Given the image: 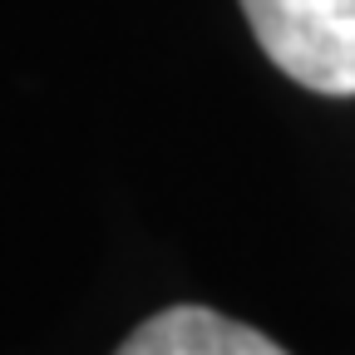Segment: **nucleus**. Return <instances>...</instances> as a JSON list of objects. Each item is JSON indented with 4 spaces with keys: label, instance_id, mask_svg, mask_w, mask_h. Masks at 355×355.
I'll list each match as a JSON object with an SVG mask.
<instances>
[{
    "label": "nucleus",
    "instance_id": "nucleus-1",
    "mask_svg": "<svg viewBox=\"0 0 355 355\" xmlns=\"http://www.w3.org/2000/svg\"><path fill=\"white\" fill-rule=\"evenodd\" d=\"M242 15L282 74L316 94H355V0H242Z\"/></svg>",
    "mask_w": 355,
    "mask_h": 355
},
{
    "label": "nucleus",
    "instance_id": "nucleus-2",
    "mask_svg": "<svg viewBox=\"0 0 355 355\" xmlns=\"http://www.w3.org/2000/svg\"><path fill=\"white\" fill-rule=\"evenodd\" d=\"M114 355H286L272 336H261L207 306H168L148 316Z\"/></svg>",
    "mask_w": 355,
    "mask_h": 355
}]
</instances>
